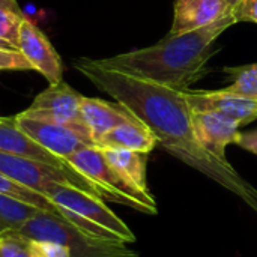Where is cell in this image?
<instances>
[{
	"label": "cell",
	"mask_w": 257,
	"mask_h": 257,
	"mask_svg": "<svg viewBox=\"0 0 257 257\" xmlns=\"http://www.w3.org/2000/svg\"><path fill=\"white\" fill-rule=\"evenodd\" d=\"M74 66L96 89L113 96L145 123L170 155L220 184L257 215L256 187L244 179L229 161L218 160L199 142L185 90L105 69L93 59H78Z\"/></svg>",
	"instance_id": "6da1fadb"
},
{
	"label": "cell",
	"mask_w": 257,
	"mask_h": 257,
	"mask_svg": "<svg viewBox=\"0 0 257 257\" xmlns=\"http://www.w3.org/2000/svg\"><path fill=\"white\" fill-rule=\"evenodd\" d=\"M233 24L236 21L230 12L206 27L176 35L169 33L155 45L95 62L105 69L176 90H188L206 74V63L215 53L214 42L217 38Z\"/></svg>",
	"instance_id": "7a4b0ae2"
},
{
	"label": "cell",
	"mask_w": 257,
	"mask_h": 257,
	"mask_svg": "<svg viewBox=\"0 0 257 257\" xmlns=\"http://www.w3.org/2000/svg\"><path fill=\"white\" fill-rule=\"evenodd\" d=\"M18 235L29 241H51L68 248L71 257H137L126 242L95 236L66 218L39 211L23 227Z\"/></svg>",
	"instance_id": "3957f363"
},
{
	"label": "cell",
	"mask_w": 257,
	"mask_h": 257,
	"mask_svg": "<svg viewBox=\"0 0 257 257\" xmlns=\"http://www.w3.org/2000/svg\"><path fill=\"white\" fill-rule=\"evenodd\" d=\"M66 161L77 172L98 185L105 200L130 206L139 212L151 215L157 214L158 208L152 193L136 187L116 169H113L98 146L83 148L68 157Z\"/></svg>",
	"instance_id": "277c9868"
},
{
	"label": "cell",
	"mask_w": 257,
	"mask_h": 257,
	"mask_svg": "<svg viewBox=\"0 0 257 257\" xmlns=\"http://www.w3.org/2000/svg\"><path fill=\"white\" fill-rule=\"evenodd\" d=\"M44 196L95 227L104 238L126 244L136 242L133 230L104 203L102 199L59 182H50L44 190Z\"/></svg>",
	"instance_id": "5b68a950"
},
{
	"label": "cell",
	"mask_w": 257,
	"mask_h": 257,
	"mask_svg": "<svg viewBox=\"0 0 257 257\" xmlns=\"http://www.w3.org/2000/svg\"><path fill=\"white\" fill-rule=\"evenodd\" d=\"M0 173L41 194H44V190L50 182H59L80 188L105 200L99 187L77 172L72 166L57 167L27 157L0 152Z\"/></svg>",
	"instance_id": "8992f818"
},
{
	"label": "cell",
	"mask_w": 257,
	"mask_h": 257,
	"mask_svg": "<svg viewBox=\"0 0 257 257\" xmlns=\"http://www.w3.org/2000/svg\"><path fill=\"white\" fill-rule=\"evenodd\" d=\"M15 120L18 126L32 140H35L39 146L65 161L77 151L87 146H95L90 131L84 123L65 125L50 120L26 117L20 113L15 116Z\"/></svg>",
	"instance_id": "52a82bcc"
},
{
	"label": "cell",
	"mask_w": 257,
	"mask_h": 257,
	"mask_svg": "<svg viewBox=\"0 0 257 257\" xmlns=\"http://www.w3.org/2000/svg\"><path fill=\"white\" fill-rule=\"evenodd\" d=\"M81 99L83 95L62 80L42 90L33 99L30 107L20 114L65 125H80L83 123L80 113Z\"/></svg>",
	"instance_id": "ba28073f"
},
{
	"label": "cell",
	"mask_w": 257,
	"mask_h": 257,
	"mask_svg": "<svg viewBox=\"0 0 257 257\" xmlns=\"http://www.w3.org/2000/svg\"><path fill=\"white\" fill-rule=\"evenodd\" d=\"M17 50L27 59L32 69L38 71L50 84L63 80V65L59 53L47 35L29 17H24L21 23Z\"/></svg>",
	"instance_id": "9c48e42d"
},
{
	"label": "cell",
	"mask_w": 257,
	"mask_h": 257,
	"mask_svg": "<svg viewBox=\"0 0 257 257\" xmlns=\"http://www.w3.org/2000/svg\"><path fill=\"white\" fill-rule=\"evenodd\" d=\"M185 99L193 111H218L241 125H248L257 120V101L220 90H185Z\"/></svg>",
	"instance_id": "30bf717a"
},
{
	"label": "cell",
	"mask_w": 257,
	"mask_h": 257,
	"mask_svg": "<svg viewBox=\"0 0 257 257\" xmlns=\"http://www.w3.org/2000/svg\"><path fill=\"white\" fill-rule=\"evenodd\" d=\"M196 136L202 146L221 161H227L226 148L236 143L241 123L218 111H193Z\"/></svg>",
	"instance_id": "8fae6325"
},
{
	"label": "cell",
	"mask_w": 257,
	"mask_h": 257,
	"mask_svg": "<svg viewBox=\"0 0 257 257\" xmlns=\"http://www.w3.org/2000/svg\"><path fill=\"white\" fill-rule=\"evenodd\" d=\"M230 14L227 0H176L169 33H185L206 27Z\"/></svg>",
	"instance_id": "7c38bea8"
},
{
	"label": "cell",
	"mask_w": 257,
	"mask_h": 257,
	"mask_svg": "<svg viewBox=\"0 0 257 257\" xmlns=\"http://www.w3.org/2000/svg\"><path fill=\"white\" fill-rule=\"evenodd\" d=\"M80 113H81L83 123L90 131L95 146L96 142L104 134L111 131L114 126L130 120H136V117L119 102L113 104L104 99L89 98V96H83Z\"/></svg>",
	"instance_id": "4fadbf2b"
},
{
	"label": "cell",
	"mask_w": 257,
	"mask_h": 257,
	"mask_svg": "<svg viewBox=\"0 0 257 257\" xmlns=\"http://www.w3.org/2000/svg\"><path fill=\"white\" fill-rule=\"evenodd\" d=\"M0 152L14 154L20 157H27L36 161H42L57 167L71 166L68 161L53 155L42 146H39L35 140H32L17 123L14 117H2L0 116Z\"/></svg>",
	"instance_id": "5bb4252c"
},
{
	"label": "cell",
	"mask_w": 257,
	"mask_h": 257,
	"mask_svg": "<svg viewBox=\"0 0 257 257\" xmlns=\"http://www.w3.org/2000/svg\"><path fill=\"white\" fill-rule=\"evenodd\" d=\"M158 145L154 133L142 123L139 119L130 120L114 126L111 131L104 134L98 142V148H116V149H128L136 152L149 154Z\"/></svg>",
	"instance_id": "9a60e30c"
},
{
	"label": "cell",
	"mask_w": 257,
	"mask_h": 257,
	"mask_svg": "<svg viewBox=\"0 0 257 257\" xmlns=\"http://www.w3.org/2000/svg\"><path fill=\"white\" fill-rule=\"evenodd\" d=\"M0 193H2V194H6V196H9V197H14V199H17V200H21V202H24V203H29V205H32V206H35V208H38V209H41V211H47V212L60 215V217L66 218L68 221H71L72 224H75L77 227H80V229H83V230H86V232H89V233H92V235H95V236L104 238L95 227H92L90 224H87L86 221H83L81 218H78V217L74 215L72 212L63 209V208H60V206H57L50 197H47V196H44V194L35 191V190H30V188H27V187H24V185L15 182V181L9 179L8 176L2 175V173H0ZM107 239H108V238H107Z\"/></svg>",
	"instance_id": "2e32d148"
},
{
	"label": "cell",
	"mask_w": 257,
	"mask_h": 257,
	"mask_svg": "<svg viewBox=\"0 0 257 257\" xmlns=\"http://www.w3.org/2000/svg\"><path fill=\"white\" fill-rule=\"evenodd\" d=\"M101 151L105 160L110 163V166L116 169L123 178H126L136 187L149 191L148 179H146L148 154L128 151V149H116V148H102Z\"/></svg>",
	"instance_id": "e0dca14e"
},
{
	"label": "cell",
	"mask_w": 257,
	"mask_h": 257,
	"mask_svg": "<svg viewBox=\"0 0 257 257\" xmlns=\"http://www.w3.org/2000/svg\"><path fill=\"white\" fill-rule=\"evenodd\" d=\"M41 209L0 193V235L17 232Z\"/></svg>",
	"instance_id": "ac0fdd59"
},
{
	"label": "cell",
	"mask_w": 257,
	"mask_h": 257,
	"mask_svg": "<svg viewBox=\"0 0 257 257\" xmlns=\"http://www.w3.org/2000/svg\"><path fill=\"white\" fill-rule=\"evenodd\" d=\"M224 72L230 77V84L224 90L257 101V63L227 66Z\"/></svg>",
	"instance_id": "d6986e66"
},
{
	"label": "cell",
	"mask_w": 257,
	"mask_h": 257,
	"mask_svg": "<svg viewBox=\"0 0 257 257\" xmlns=\"http://www.w3.org/2000/svg\"><path fill=\"white\" fill-rule=\"evenodd\" d=\"M24 17L17 0H0V39L17 48L18 32Z\"/></svg>",
	"instance_id": "ffe728a7"
},
{
	"label": "cell",
	"mask_w": 257,
	"mask_h": 257,
	"mask_svg": "<svg viewBox=\"0 0 257 257\" xmlns=\"http://www.w3.org/2000/svg\"><path fill=\"white\" fill-rule=\"evenodd\" d=\"M0 257H33L30 241L17 232L0 235Z\"/></svg>",
	"instance_id": "44dd1931"
},
{
	"label": "cell",
	"mask_w": 257,
	"mask_h": 257,
	"mask_svg": "<svg viewBox=\"0 0 257 257\" xmlns=\"http://www.w3.org/2000/svg\"><path fill=\"white\" fill-rule=\"evenodd\" d=\"M0 71H33L27 59L17 48L0 47Z\"/></svg>",
	"instance_id": "7402d4cb"
},
{
	"label": "cell",
	"mask_w": 257,
	"mask_h": 257,
	"mask_svg": "<svg viewBox=\"0 0 257 257\" xmlns=\"http://www.w3.org/2000/svg\"><path fill=\"white\" fill-rule=\"evenodd\" d=\"M33 257H71L66 247L51 241H30Z\"/></svg>",
	"instance_id": "603a6c76"
},
{
	"label": "cell",
	"mask_w": 257,
	"mask_h": 257,
	"mask_svg": "<svg viewBox=\"0 0 257 257\" xmlns=\"http://www.w3.org/2000/svg\"><path fill=\"white\" fill-rule=\"evenodd\" d=\"M232 15L236 23L257 24V0H241L232 9Z\"/></svg>",
	"instance_id": "cb8c5ba5"
},
{
	"label": "cell",
	"mask_w": 257,
	"mask_h": 257,
	"mask_svg": "<svg viewBox=\"0 0 257 257\" xmlns=\"http://www.w3.org/2000/svg\"><path fill=\"white\" fill-rule=\"evenodd\" d=\"M235 145H238L239 148L257 155V130L248 131V133H239Z\"/></svg>",
	"instance_id": "d4e9b609"
},
{
	"label": "cell",
	"mask_w": 257,
	"mask_h": 257,
	"mask_svg": "<svg viewBox=\"0 0 257 257\" xmlns=\"http://www.w3.org/2000/svg\"><path fill=\"white\" fill-rule=\"evenodd\" d=\"M241 0H227V3H229V9H230V12H232V9L239 3Z\"/></svg>",
	"instance_id": "484cf974"
},
{
	"label": "cell",
	"mask_w": 257,
	"mask_h": 257,
	"mask_svg": "<svg viewBox=\"0 0 257 257\" xmlns=\"http://www.w3.org/2000/svg\"><path fill=\"white\" fill-rule=\"evenodd\" d=\"M0 47H6V48H15V47H12L11 44H8L6 41H3V39H0Z\"/></svg>",
	"instance_id": "4316f807"
}]
</instances>
